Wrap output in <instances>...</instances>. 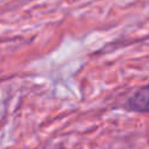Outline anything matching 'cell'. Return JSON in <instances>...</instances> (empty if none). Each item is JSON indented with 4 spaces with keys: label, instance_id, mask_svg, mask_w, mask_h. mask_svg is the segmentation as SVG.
<instances>
[{
    "label": "cell",
    "instance_id": "obj_1",
    "mask_svg": "<svg viewBox=\"0 0 149 149\" xmlns=\"http://www.w3.org/2000/svg\"><path fill=\"white\" fill-rule=\"evenodd\" d=\"M126 109L140 113L149 114V83L139 87L125 102Z\"/></svg>",
    "mask_w": 149,
    "mask_h": 149
}]
</instances>
